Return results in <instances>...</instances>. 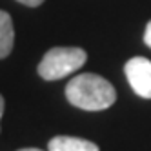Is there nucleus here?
<instances>
[{"mask_svg": "<svg viewBox=\"0 0 151 151\" xmlns=\"http://www.w3.org/2000/svg\"><path fill=\"white\" fill-rule=\"evenodd\" d=\"M88 55L80 47H53L38 64V75L44 80H60L80 69Z\"/></svg>", "mask_w": 151, "mask_h": 151, "instance_id": "nucleus-2", "label": "nucleus"}, {"mask_svg": "<svg viewBox=\"0 0 151 151\" xmlns=\"http://www.w3.org/2000/svg\"><path fill=\"white\" fill-rule=\"evenodd\" d=\"M20 4H24V6H29V7H37V6H40L44 0H18Z\"/></svg>", "mask_w": 151, "mask_h": 151, "instance_id": "nucleus-7", "label": "nucleus"}, {"mask_svg": "<svg viewBox=\"0 0 151 151\" xmlns=\"http://www.w3.org/2000/svg\"><path fill=\"white\" fill-rule=\"evenodd\" d=\"M2 115H4V96L0 95V120H2Z\"/></svg>", "mask_w": 151, "mask_h": 151, "instance_id": "nucleus-8", "label": "nucleus"}, {"mask_svg": "<svg viewBox=\"0 0 151 151\" xmlns=\"http://www.w3.org/2000/svg\"><path fill=\"white\" fill-rule=\"evenodd\" d=\"M15 44V29L9 13L0 11V58H6Z\"/></svg>", "mask_w": 151, "mask_h": 151, "instance_id": "nucleus-5", "label": "nucleus"}, {"mask_svg": "<svg viewBox=\"0 0 151 151\" xmlns=\"http://www.w3.org/2000/svg\"><path fill=\"white\" fill-rule=\"evenodd\" d=\"M126 78L131 86V89L142 96L151 99V60L146 57H133L124 66Z\"/></svg>", "mask_w": 151, "mask_h": 151, "instance_id": "nucleus-3", "label": "nucleus"}, {"mask_svg": "<svg viewBox=\"0 0 151 151\" xmlns=\"http://www.w3.org/2000/svg\"><path fill=\"white\" fill-rule=\"evenodd\" d=\"M18 151H42L38 147H24V149H18Z\"/></svg>", "mask_w": 151, "mask_h": 151, "instance_id": "nucleus-9", "label": "nucleus"}, {"mask_svg": "<svg viewBox=\"0 0 151 151\" xmlns=\"http://www.w3.org/2000/svg\"><path fill=\"white\" fill-rule=\"evenodd\" d=\"M144 42H146V46H147V47H151V20L147 22L146 31H144Z\"/></svg>", "mask_w": 151, "mask_h": 151, "instance_id": "nucleus-6", "label": "nucleus"}, {"mask_svg": "<svg viewBox=\"0 0 151 151\" xmlns=\"http://www.w3.org/2000/svg\"><path fill=\"white\" fill-rule=\"evenodd\" d=\"M66 99L69 104L84 111H102L116 100V91L111 82L95 73H82L71 78L66 86Z\"/></svg>", "mask_w": 151, "mask_h": 151, "instance_id": "nucleus-1", "label": "nucleus"}, {"mask_svg": "<svg viewBox=\"0 0 151 151\" xmlns=\"http://www.w3.org/2000/svg\"><path fill=\"white\" fill-rule=\"evenodd\" d=\"M47 151H100L99 146L91 140L78 138V137H66L58 135L53 137L47 144Z\"/></svg>", "mask_w": 151, "mask_h": 151, "instance_id": "nucleus-4", "label": "nucleus"}]
</instances>
